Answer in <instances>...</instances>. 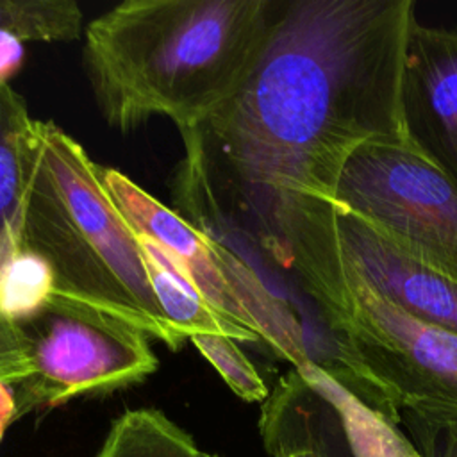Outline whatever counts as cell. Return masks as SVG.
Returning a JSON list of instances; mask_svg holds the SVG:
<instances>
[{
	"label": "cell",
	"instance_id": "6da1fadb",
	"mask_svg": "<svg viewBox=\"0 0 457 457\" xmlns=\"http://www.w3.org/2000/svg\"><path fill=\"white\" fill-rule=\"evenodd\" d=\"M412 14V0L282 2L236 93L182 134L189 171L200 173L191 179L227 198L334 343L352 314L337 186L362 145L405 141L400 79Z\"/></svg>",
	"mask_w": 457,
	"mask_h": 457
},
{
	"label": "cell",
	"instance_id": "7a4b0ae2",
	"mask_svg": "<svg viewBox=\"0 0 457 457\" xmlns=\"http://www.w3.org/2000/svg\"><path fill=\"white\" fill-rule=\"evenodd\" d=\"M282 2L127 0L84 29L102 116L129 130L152 116L200 129L239 87Z\"/></svg>",
	"mask_w": 457,
	"mask_h": 457
},
{
	"label": "cell",
	"instance_id": "3957f363",
	"mask_svg": "<svg viewBox=\"0 0 457 457\" xmlns=\"http://www.w3.org/2000/svg\"><path fill=\"white\" fill-rule=\"evenodd\" d=\"M52 268L57 296L120 318L177 350L184 336L162 314L137 236L100 177V164L52 121L23 136L21 195L11 218Z\"/></svg>",
	"mask_w": 457,
	"mask_h": 457
},
{
	"label": "cell",
	"instance_id": "277c9868",
	"mask_svg": "<svg viewBox=\"0 0 457 457\" xmlns=\"http://www.w3.org/2000/svg\"><path fill=\"white\" fill-rule=\"evenodd\" d=\"M157 364L148 334L66 296L52 295L25 320H0V382L12 389L16 420L130 386Z\"/></svg>",
	"mask_w": 457,
	"mask_h": 457
},
{
	"label": "cell",
	"instance_id": "5b68a950",
	"mask_svg": "<svg viewBox=\"0 0 457 457\" xmlns=\"http://www.w3.org/2000/svg\"><path fill=\"white\" fill-rule=\"evenodd\" d=\"M100 177L129 225L170 250L209 303L253 332L293 368L311 362L300 321L243 257L168 209L121 171L100 166Z\"/></svg>",
	"mask_w": 457,
	"mask_h": 457
},
{
	"label": "cell",
	"instance_id": "8992f818",
	"mask_svg": "<svg viewBox=\"0 0 457 457\" xmlns=\"http://www.w3.org/2000/svg\"><path fill=\"white\" fill-rule=\"evenodd\" d=\"M337 209L457 284V186L407 141H371L343 168Z\"/></svg>",
	"mask_w": 457,
	"mask_h": 457
},
{
	"label": "cell",
	"instance_id": "52a82bcc",
	"mask_svg": "<svg viewBox=\"0 0 457 457\" xmlns=\"http://www.w3.org/2000/svg\"><path fill=\"white\" fill-rule=\"evenodd\" d=\"M352 314L337 346L353 373L391 407L457 412V336L420 323L345 271Z\"/></svg>",
	"mask_w": 457,
	"mask_h": 457
},
{
	"label": "cell",
	"instance_id": "ba28073f",
	"mask_svg": "<svg viewBox=\"0 0 457 457\" xmlns=\"http://www.w3.org/2000/svg\"><path fill=\"white\" fill-rule=\"evenodd\" d=\"M400 116L409 146L457 186V29H407Z\"/></svg>",
	"mask_w": 457,
	"mask_h": 457
},
{
	"label": "cell",
	"instance_id": "9c48e42d",
	"mask_svg": "<svg viewBox=\"0 0 457 457\" xmlns=\"http://www.w3.org/2000/svg\"><path fill=\"white\" fill-rule=\"evenodd\" d=\"M259 432L271 457H368L343 389L314 364L278 378L262 402Z\"/></svg>",
	"mask_w": 457,
	"mask_h": 457
},
{
	"label": "cell",
	"instance_id": "30bf717a",
	"mask_svg": "<svg viewBox=\"0 0 457 457\" xmlns=\"http://www.w3.org/2000/svg\"><path fill=\"white\" fill-rule=\"evenodd\" d=\"M345 271L409 318L457 336V284L402 252L361 216L337 209Z\"/></svg>",
	"mask_w": 457,
	"mask_h": 457
},
{
	"label": "cell",
	"instance_id": "8fae6325",
	"mask_svg": "<svg viewBox=\"0 0 457 457\" xmlns=\"http://www.w3.org/2000/svg\"><path fill=\"white\" fill-rule=\"evenodd\" d=\"M136 236L157 303L180 336L189 339L195 334H216L236 341H259L253 332L237 325L205 300L170 250L146 234L136 232Z\"/></svg>",
	"mask_w": 457,
	"mask_h": 457
},
{
	"label": "cell",
	"instance_id": "7c38bea8",
	"mask_svg": "<svg viewBox=\"0 0 457 457\" xmlns=\"http://www.w3.org/2000/svg\"><path fill=\"white\" fill-rule=\"evenodd\" d=\"M54 291L50 264L21 241L9 220L0 232V320L20 321L36 314Z\"/></svg>",
	"mask_w": 457,
	"mask_h": 457
},
{
	"label": "cell",
	"instance_id": "4fadbf2b",
	"mask_svg": "<svg viewBox=\"0 0 457 457\" xmlns=\"http://www.w3.org/2000/svg\"><path fill=\"white\" fill-rule=\"evenodd\" d=\"M193 437L155 409L127 411L111 425L95 457H198Z\"/></svg>",
	"mask_w": 457,
	"mask_h": 457
},
{
	"label": "cell",
	"instance_id": "5bb4252c",
	"mask_svg": "<svg viewBox=\"0 0 457 457\" xmlns=\"http://www.w3.org/2000/svg\"><path fill=\"white\" fill-rule=\"evenodd\" d=\"M0 29L23 41L68 43L82 34V11L73 0H0Z\"/></svg>",
	"mask_w": 457,
	"mask_h": 457
},
{
	"label": "cell",
	"instance_id": "9a60e30c",
	"mask_svg": "<svg viewBox=\"0 0 457 457\" xmlns=\"http://www.w3.org/2000/svg\"><path fill=\"white\" fill-rule=\"evenodd\" d=\"M25 100L7 84L0 87V232L14 216L23 179V136L30 123Z\"/></svg>",
	"mask_w": 457,
	"mask_h": 457
},
{
	"label": "cell",
	"instance_id": "2e32d148",
	"mask_svg": "<svg viewBox=\"0 0 457 457\" xmlns=\"http://www.w3.org/2000/svg\"><path fill=\"white\" fill-rule=\"evenodd\" d=\"M189 339L241 400L264 402L268 398L264 380L236 339L216 334H195Z\"/></svg>",
	"mask_w": 457,
	"mask_h": 457
},
{
	"label": "cell",
	"instance_id": "e0dca14e",
	"mask_svg": "<svg viewBox=\"0 0 457 457\" xmlns=\"http://www.w3.org/2000/svg\"><path fill=\"white\" fill-rule=\"evenodd\" d=\"M398 420L420 457H457V412L400 409Z\"/></svg>",
	"mask_w": 457,
	"mask_h": 457
},
{
	"label": "cell",
	"instance_id": "ac0fdd59",
	"mask_svg": "<svg viewBox=\"0 0 457 457\" xmlns=\"http://www.w3.org/2000/svg\"><path fill=\"white\" fill-rule=\"evenodd\" d=\"M25 41L14 32L0 29V87L18 73L23 64Z\"/></svg>",
	"mask_w": 457,
	"mask_h": 457
},
{
	"label": "cell",
	"instance_id": "d6986e66",
	"mask_svg": "<svg viewBox=\"0 0 457 457\" xmlns=\"http://www.w3.org/2000/svg\"><path fill=\"white\" fill-rule=\"evenodd\" d=\"M16 420V402L12 389L0 382V441L5 428Z\"/></svg>",
	"mask_w": 457,
	"mask_h": 457
},
{
	"label": "cell",
	"instance_id": "ffe728a7",
	"mask_svg": "<svg viewBox=\"0 0 457 457\" xmlns=\"http://www.w3.org/2000/svg\"><path fill=\"white\" fill-rule=\"evenodd\" d=\"M198 457H218V455H209V453H202V452H200Z\"/></svg>",
	"mask_w": 457,
	"mask_h": 457
}]
</instances>
